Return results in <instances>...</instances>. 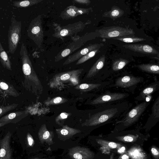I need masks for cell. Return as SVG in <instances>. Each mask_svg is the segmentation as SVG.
Segmentation results:
<instances>
[{"instance_id":"cell-1","label":"cell","mask_w":159,"mask_h":159,"mask_svg":"<svg viewBox=\"0 0 159 159\" xmlns=\"http://www.w3.org/2000/svg\"><path fill=\"white\" fill-rule=\"evenodd\" d=\"M131 106V104L127 102L115 104L108 103L101 105L82 125L92 127L110 122L122 117Z\"/></svg>"},{"instance_id":"cell-2","label":"cell","mask_w":159,"mask_h":159,"mask_svg":"<svg viewBox=\"0 0 159 159\" xmlns=\"http://www.w3.org/2000/svg\"><path fill=\"white\" fill-rule=\"evenodd\" d=\"M19 54L22 62V70L25 78L24 86H25L29 82L36 85H38L39 80L34 70L24 43H22L21 45Z\"/></svg>"},{"instance_id":"cell-3","label":"cell","mask_w":159,"mask_h":159,"mask_svg":"<svg viewBox=\"0 0 159 159\" xmlns=\"http://www.w3.org/2000/svg\"><path fill=\"white\" fill-rule=\"evenodd\" d=\"M88 23V22H84L79 21L64 26H61L60 24L53 23V25L54 32L52 35L54 37L62 40L65 37L76 35L78 32L83 30Z\"/></svg>"},{"instance_id":"cell-4","label":"cell","mask_w":159,"mask_h":159,"mask_svg":"<svg viewBox=\"0 0 159 159\" xmlns=\"http://www.w3.org/2000/svg\"><path fill=\"white\" fill-rule=\"evenodd\" d=\"M150 103V101H144L134 107L130 111H128L121 119L116 122L117 125L125 128L136 122Z\"/></svg>"},{"instance_id":"cell-5","label":"cell","mask_w":159,"mask_h":159,"mask_svg":"<svg viewBox=\"0 0 159 159\" xmlns=\"http://www.w3.org/2000/svg\"><path fill=\"white\" fill-rule=\"evenodd\" d=\"M27 35L41 50L44 34L42 28V16L39 15L31 21L27 30Z\"/></svg>"},{"instance_id":"cell-6","label":"cell","mask_w":159,"mask_h":159,"mask_svg":"<svg viewBox=\"0 0 159 159\" xmlns=\"http://www.w3.org/2000/svg\"><path fill=\"white\" fill-rule=\"evenodd\" d=\"M21 23L13 16L8 34L9 52L13 54L16 51L21 37Z\"/></svg>"},{"instance_id":"cell-7","label":"cell","mask_w":159,"mask_h":159,"mask_svg":"<svg viewBox=\"0 0 159 159\" xmlns=\"http://www.w3.org/2000/svg\"><path fill=\"white\" fill-rule=\"evenodd\" d=\"M85 35L80 37L76 40L73 41L65 49L61 50L55 57V61L57 62L70 54L83 45L87 41Z\"/></svg>"},{"instance_id":"cell-8","label":"cell","mask_w":159,"mask_h":159,"mask_svg":"<svg viewBox=\"0 0 159 159\" xmlns=\"http://www.w3.org/2000/svg\"><path fill=\"white\" fill-rule=\"evenodd\" d=\"M129 96L126 93H107L99 95L90 103L92 105H102L124 99Z\"/></svg>"},{"instance_id":"cell-9","label":"cell","mask_w":159,"mask_h":159,"mask_svg":"<svg viewBox=\"0 0 159 159\" xmlns=\"http://www.w3.org/2000/svg\"><path fill=\"white\" fill-rule=\"evenodd\" d=\"M100 37L110 38L132 35L134 34L133 30L120 27H112L99 31Z\"/></svg>"},{"instance_id":"cell-10","label":"cell","mask_w":159,"mask_h":159,"mask_svg":"<svg viewBox=\"0 0 159 159\" xmlns=\"http://www.w3.org/2000/svg\"><path fill=\"white\" fill-rule=\"evenodd\" d=\"M68 155L72 159H93L94 156V153L89 149L80 146L70 149Z\"/></svg>"},{"instance_id":"cell-11","label":"cell","mask_w":159,"mask_h":159,"mask_svg":"<svg viewBox=\"0 0 159 159\" xmlns=\"http://www.w3.org/2000/svg\"><path fill=\"white\" fill-rule=\"evenodd\" d=\"M90 10V8H82L70 6L61 12L60 16L63 20H67L74 18L80 15L88 14Z\"/></svg>"},{"instance_id":"cell-12","label":"cell","mask_w":159,"mask_h":159,"mask_svg":"<svg viewBox=\"0 0 159 159\" xmlns=\"http://www.w3.org/2000/svg\"><path fill=\"white\" fill-rule=\"evenodd\" d=\"M11 135L8 131L0 141V159H11L12 152L10 141Z\"/></svg>"},{"instance_id":"cell-13","label":"cell","mask_w":159,"mask_h":159,"mask_svg":"<svg viewBox=\"0 0 159 159\" xmlns=\"http://www.w3.org/2000/svg\"><path fill=\"white\" fill-rule=\"evenodd\" d=\"M98 44H90L85 48L80 50L75 53L68 56L66 60L63 63V65H67L78 60L81 57L89 52L93 50L97 49Z\"/></svg>"},{"instance_id":"cell-14","label":"cell","mask_w":159,"mask_h":159,"mask_svg":"<svg viewBox=\"0 0 159 159\" xmlns=\"http://www.w3.org/2000/svg\"><path fill=\"white\" fill-rule=\"evenodd\" d=\"M143 78L132 76L126 75L120 77L116 81L115 86L126 88L135 85L142 82Z\"/></svg>"},{"instance_id":"cell-15","label":"cell","mask_w":159,"mask_h":159,"mask_svg":"<svg viewBox=\"0 0 159 159\" xmlns=\"http://www.w3.org/2000/svg\"><path fill=\"white\" fill-rule=\"evenodd\" d=\"M28 114V112L26 111L11 112L0 118V122L16 124L26 117Z\"/></svg>"},{"instance_id":"cell-16","label":"cell","mask_w":159,"mask_h":159,"mask_svg":"<svg viewBox=\"0 0 159 159\" xmlns=\"http://www.w3.org/2000/svg\"><path fill=\"white\" fill-rule=\"evenodd\" d=\"M38 136L42 144L46 143L49 145H51L53 143L52 139L54 134L52 131H49L47 129L45 124L42 125L40 128Z\"/></svg>"},{"instance_id":"cell-17","label":"cell","mask_w":159,"mask_h":159,"mask_svg":"<svg viewBox=\"0 0 159 159\" xmlns=\"http://www.w3.org/2000/svg\"><path fill=\"white\" fill-rule=\"evenodd\" d=\"M0 94L16 97L20 94L13 85L3 80L0 79Z\"/></svg>"},{"instance_id":"cell-18","label":"cell","mask_w":159,"mask_h":159,"mask_svg":"<svg viewBox=\"0 0 159 159\" xmlns=\"http://www.w3.org/2000/svg\"><path fill=\"white\" fill-rule=\"evenodd\" d=\"M159 89V81L157 79L154 82L143 90L135 99L139 101L144 100L146 97L151 95Z\"/></svg>"},{"instance_id":"cell-19","label":"cell","mask_w":159,"mask_h":159,"mask_svg":"<svg viewBox=\"0 0 159 159\" xmlns=\"http://www.w3.org/2000/svg\"><path fill=\"white\" fill-rule=\"evenodd\" d=\"M127 47L133 51L143 53L154 54L158 53L156 50L148 45L131 44L127 45Z\"/></svg>"},{"instance_id":"cell-20","label":"cell","mask_w":159,"mask_h":159,"mask_svg":"<svg viewBox=\"0 0 159 159\" xmlns=\"http://www.w3.org/2000/svg\"><path fill=\"white\" fill-rule=\"evenodd\" d=\"M56 131L59 135L66 138L70 137L81 132L79 129L70 127L67 125L63 126L61 128L56 129Z\"/></svg>"},{"instance_id":"cell-21","label":"cell","mask_w":159,"mask_h":159,"mask_svg":"<svg viewBox=\"0 0 159 159\" xmlns=\"http://www.w3.org/2000/svg\"><path fill=\"white\" fill-rule=\"evenodd\" d=\"M0 61L3 66L12 70L11 64L7 54L4 49L0 41Z\"/></svg>"},{"instance_id":"cell-22","label":"cell","mask_w":159,"mask_h":159,"mask_svg":"<svg viewBox=\"0 0 159 159\" xmlns=\"http://www.w3.org/2000/svg\"><path fill=\"white\" fill-rule=\"evenodd\" d=\"M105 61V57H100L93 64L89 71L87 77L90 78L95 75L103 66Z\"/></svg>"},{"instance_id":"cell-23","label":"cell","mask_w":159,"mask_h":159,"mask_svg":"<svg viewBox=\"0 0 159 159\" xmlns=\"http://www.w3.org/2000/svg\"><path fill=\"white\" fill-rule=\"evenodd\" d=\"M159 97L156 100L152 107V113L147 123L157 122L159 119Z\"/></svg>"},{"instance_id":"cell-24","label":"cell","mask_w":159,"mask_h":159,"mask_svg":"<svg viewBox=\"0 0 159 159\" xmlns=\"http://www.w3.org/2000/svg\"><path fill=\"white\" fill-rule=\"evenodd\" d=\"M128 153L132 159H145L146 158L144 152L138 147H132L128 151Z\"/></svg>"},{"instance_id":"cell-25","label":"cell","mask_w":159,"mask_h":159,"mask_svg":"<svg viewBox=\"0 0 159 159\" xmlns=\"http://www.w3.org/2000/svg\"><path fill=\"white\" fill-rule=\"evenodd\" d=\"M43 0H29L16 1L12 2L13 5L17 8H26L36 4Z\"/></svg>"},{"instance_id":"cell-26","label":"cell","mask_w":159,"mask_h":159,"mask_svg":"<svg viewBox=\"0 0 159 159\" xmlns=\"http://www.w3.org/2000/svg\"><path fill=\"white\" fill-rule=\"evenodd\" d=\"M142 70L148 73L159 74V67L158 65L152 64H142L138 66Z\"/></svg>"},{"instance_id":"cell-27","label":"cell","mask_w":159,"mask_h":159,"mask_svg":"<svg viewBox=\"0 0 159 159\" xmlns=\"http://www.w3.org/2000/svg\"><path fill=\"white\" fill-rule=\"evenodd\" d=\"M104 83L101 84H86L84 83L78 85L75 87V88L80 89L84 91H88L92 90L94 89L99 88L100 87H102V84Z\"/></svg>"},{"instance_id":"cell-28","label":"cell","mask_w":159,"mask_h":159,"mask_svg":"<svg viewBox=\"0 0 159 159\" xmlns=\"http://www.w3.org/2000/svg\"><path fill=\"white\" fill-rule=\"evenodd\" d=\"M97 141L102 148L108 149L118 148L121 146L120 144L102 139H97Z\"/></svg>"},{"instance_id":"cell-29","label":"cell","mask_w":159,"mask_h":159,"mask_svg":"<svg viewBox=\"0 0 159 159\" xmlns=\"http://www.w3.org/2000/svg\"><path fill=\"white\" fill-rule=\"evenodd\" d=\"M128 62V61L123 59L116 60L113 64L112 69L114 71H117L121 69Z\"/></svg>"},{"instance_id":"cell-30","label":"cell","mask_w":159,"mask_h":159,"mask_svg":"<svg viewBox=\"0 0 159 159\" xmlns=\"http://www.w3.org/2000/svg\"><path fill=\"white\" fill-rule=\"evenodd\" d=\"M98 49H96L88 53L79 59L76 64L77 65H79L87 61L90 58L94 57L96 53L98 52Z\"/></svg>"},{"instance_id":"cell-31","label":"cell","mask_w":159,"mask_h":159,"mask_svg":"<svg viewBox=\"0 0 159 159\" xmlns=\"http://www.w3.org/2000/svg\"><path fill=\"white\" fill-rule=\"evenodd\" d=\"M138 136L129 134L127 135L118 136L116 138L119 140L123 142H133L135 141L138 138Z\"/></svg>"},{"instance_id":"cell-32","label":"cell","mask_w":159,"mask_h":159,"mask_svg":"<svg viewBox=\"0 0 159 159\" xmlns=\"http://www.w3.org/2000/svg\"><path fill=\"white\" fill-rule=\"evenodd\" d=\"M18 106V104L14 103L6 106L0 105V117L8 112L15 109Z\"/></svg>"},{"instance_id":"cell-33","label":"cell","mask_w":159,"mask_h":159,"mask_svg":"<svg viewBox=\"0 0 159 159\" xmlns=\"http://www.w3.org/2000/svg\"><path fill=\"white\" fill-rule=\"evenodd\" d=\"M117 39L125 43H134L137 42H140L144 40V39L139 37H126V38H118Z\"/></svg>"},{"instance_id":"cell-34","label":"cell","mask_w":159,"mask_h":159,"mask_svg":"<svg viewBox=\"0 0 159 159\" xmlns=\"http://www.w3.org/2000/svg\"><path fill=\"white\" fill-rule=\"evenodd\" d=\"M28 144L30 147H33L34 144V141L32 135L28 133L27 134Z\"/></svg>"},{"instance_id":"cell-35","label":"cell","mask_w":159,"mask_h":159,"mask_svg":"<svg viewBox=\"0 0 159 159\" xmlns=\"http://www.w3.org/2000/svg\"><path fill=\"white\" fill-rule=\"evenodd\" d=\"M151 153L156 159H158L159 157V150L155 147H152L151 149Z\"/></svg>"},{"instance_id":"cell-36","label":"cell","mask_w":159,"mask_h":159,"mask_svg":"<svg viewBox=\"0 0 159 159\" xmlns=\"http://www.w3.org/2000/svg\"><path fill=\"white\" fill-rule=\"evenodd\" d=\"M65 100L62 98L61 97H57L52 99L51 101V102H50V103L51 104H57L63 102Z\"/></svg>"},{"instance_id":"cell-37","label":"cell","mask_w":159,"mask_h":159,"mask_svg":"<svg viewBox=\"0 0 159 159\" xmlns=\"http://www.w3.org/2000/svg\"><path fill=\"white\" fill-rule=\"evenodd\" d=\"M72 2L73 3L82 5H88L90 3V1L89 0H74Z\"/></svg>"},{"instance_id":"cell-38","label":"cell","mask_w":159,"mask_h":159,"mask_svg":"<svg viewBox=\"0 0 159 159\" xmlns=\"http://www.w3.org/2000/svg\"><path fill=\"white\" fill-rule=\"evenodd\" d=\"M68 114L65 113H61L58 116L59 120H63L67 118Z\"/></svg>"},{"instance_id":"cell-39","label":"cell","mask_w":159,"mask_h":159,"mask_svg":"<svg viewBox=\"0 0 159 159\" xmlns=\"http://www.w3.org/2000/svg\"><path fill=\"white\" fill-rule=\"evenodd\" d=\"M119 14V11L117 10L113 11L111 13V15L113 16H116Z\"/></svg>"},{"instance_id":"cell-40","label":"cell","mask_w":159,"mask_h":159,"mask_svg":"<svg viewBox=\"0 0 159 159\" xmlns=\"http://www.w3.org/2000/svg\"><path fill=\"white\" fill-rule=\"evenodd\" d=\"M118 148V152L120 153H122L125 151V148L124 146L120 147Z\"/></svg>"},{"instance_id":"cell-41","label":"cell","mask_w":159,"mask_h":159,"mask_svg":"<svg viewBox=\"0 0 159 159\" xmlns=\"http://www.w3.org/2000/svg\"><path fill=\"white\" fill-rule=\"evenodd\" d=\"M129 157L126 154L123 155L121 157V159H129Z\"/></svg>"},{"instance_id":"cell-42","label":"cell","mask_w":159,"mask_h":159,"mask_svg":"<svg viewBox=\"0 0 159 159\" xmlns=\"http://www.w3.org/2000/svg\"><path fill=\"white\" fill-rule=\"evenodd\" d=\"M7 124H8L7 123L0 122V128L4 126Z\"/></svg>"},{"instance_id":"cell-43","label":"cell","mask_w":159,"mask_h":159,"mask_svg":"<svg viewBox=\"0 0 159 159\" xmlns=\"http://www.w3.org/2000/svg\"><path fill=\"white\" fill-rule=\"evenodd\" d=\"M31 159H47L46 158H31Z\"/></svg>"},{"instance_id":"cell-44","label":"cell","mask_w":159,"mask_h":159,"mask_svg":"<svg viewBox=\"0 0 159 159\" xmlns=\"http://www.w3.org/2000/svg\"><path fill=\"white\" fill-rule=\"evenodd\" d=\"M145 159H147V158H146Z\"/></svg>"},{"instance_id":"cell-45","label":"cell","mask_w":159,"mask_h":159,"mask_svg":"<svg viewBox=\"0 0 159 159\" xmlns=\"http://www.w3.org/2000/svg\"></svg>"}]
</instances>
